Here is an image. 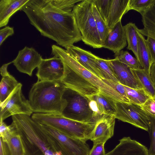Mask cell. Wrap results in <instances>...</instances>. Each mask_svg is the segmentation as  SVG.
I'll return each instance as SVG.
<instances>
[{
  "instance_id": "1",
  "label": "cell",
  "mask_w": 155,
  "mask_h": 155,
  "mask_svg": "<svg viewBox=\"0 0 155 155\" xmlns=\"http://www.w3.org/2000/svg\"><path fill=\"white\" fill-rule=\"evenodd\" d=\"M82 0H30L21 10L45 37L66 49L82 40L72 12Z\"/></svg>"
},
{
  "instance_id": "2",
  "label": "cell",
  "mask_w": 155,
  "mask_h": 155,
  "mask_svg": "<svg viewBox=\"0 0 155 155\" xmlns=\"http://www.w3.org/2000/svg\"><path fill=\"white\" fill-rule=\"evenodd\" d=\"M52 54L59 58L64 66L61 81L65 87L88 98L101 93L115 101L130 103L111 86L87 69L67 51L59 46H51Z\"/></svg>"
},
{
  "instance_id": "3",
  "label": "cell",
  "mask_w": 155,
  "mask_h": 155,
  "mask_svg": "<svg viewBox=\"0 0 155 155\" xmlns=\"http://www.w3.org/2000/svg\"><path fill=\"white\" fill-rule=\"evenodd\" d=\"M12 123L20 135L25 155H54L58 151L53 140L30 116H12Z\"/></svg>"
},
{
  "instance_id": "4",
  "label": "cell",
  "mask_w": 155,
  "mask_h": 155,
  "mask_svg": "<svg viewBox=\"0 0 155 155\" xmlns=\"http://www.w3.org/2000/svg\"><path fill=\"white\" fill-rule=\"evenodd\" d=\"M66 87L61 81H37L32 86L28 101L34 113L61 114L67 105Z\"/></svg>"
},
{
  "instance_id": "5",
  "label": "cell",
  "mask_w": 155,
  "mask_h": 155,
  "mask_svg": "<svg viewBox=\"0 0 155 155\" xmlns=\"http://www.w3.org/2000/svg\"><path fill=\"white\" fill-rule=\"evenodd\" d=\"M31 117L39 124L49 126L69 137L86 142L90 140L97 123L78 122L56 114L36 113Z\"/></svg>"
},
{
  "instance_id": "6",
  "label": "cell",
  "mask_w": 155,
  "mask_h": 155,
  "mask_svg": "<svg viewBox=\"0 0 155 155\" xmlns=\"http://www.w3.org/2000/svg\"><path fill=\"white\" fill-rule=\"evenodd\" d=\"M92 0H83L75 5L72 12L74 15L82 41L94 48H103L93 10Z\"/></svg>"
},
{
  "instance_id": "7",
  "label": "cell",
  "mask_w": 155,
  "mask_h": 155,
  "mask_svg": "<svg viewBox=\"0 0 155 155\" xmlns=\"http://www.w3.org/2000/svg\"><path fill=\"white\" fill-rule=\"evenodd\" d=\"M63 98L66 100L67 104L62 113L63 116L80 122H94L87 97L66 88Z\"/></svg>"
},
{
  "instance_id": "8",
  "label": "cell",
  "mask_w": 155,
  "mask_h": 155,
  "mask_svg": "<svg viewBox=\"0 0 155 155\" xmlns=\"http://www.w3.org/2000/svg\"><path fill=\"white\" fill-rule=\"evenodd\" d=\"M39 124L53 140L57 150L60 151L62 155H89L90 150L86 141L69 137L49 126Z\"/></svg>"
},
{
  "instance_id": "9",
  "label": "cell",
  "mask_w": 155,
  "mask_h": 155,
  "mask_svg": "<svg viewBox=\"0 0 155 155\" xmlns=\"http://www.w3.org/2000/svg\"><path fill=\"white\" fill-rule=\"evenodd\" d=\"M115 118L148 131L151 118L142 107L131 103L115 102Z\"/></svg>"
},
{
  "instance_id": "10",
  "label": "cell",
  "mask_w": 155,
  "mask_h": 155,
  "mask_svg": "<svg viewBox=\"0 0 155 155\" xmlns=\"http://www.w3.org/2000/svg\"><path fill=\"white\" fill-rule=\"evenodd\" d=\"M22 84L18 85L5 101L0 104V120H4L9 117L19 114L29 116L33 113L28 100L23 95Z\"/></svg>"
},
{
  "instance_id": "11",
  "label": "cell",
  "mask_w": 155,
  "mask_h": 155,
  "mask_svg": "<svg viewBox=\"0 0 155 155\" xmlns=\"http://www.w3.org/2000/svg\"><path fill=\"white\" fill-rule=\"evenodd\" d=\"M37 68V81H61L64 75L63 63L61 58L56 56L42 59Z\"/></svg>"
},
{
  "instance_id": "12",
  "label": "cell",
  "mask_w": 155,
  "mask_h": 155,
  "mask_svg": "<svg viewBox=\"0 0 155 155\" xmlns=\"http://www.w3.org/2000/svg\"><path fill=\"white\" fill-rule=\"evenodd\" d=\"M42 59L34 48L25 46L19 51L12 62L19 72L31 76L33 71L38 68Z\"/></svg>"
},
{
  "instance_id": "13",
  "label": "cell",
  "mask_w": 155,
  "mask_h": 155,
  "mask_svg": "<svg viewBox=\"0 0 155 155\" xmlns=\"http://www.w3.org/2000/svg\"><path fill=\"white\" fill-rule=\"evenodd\" d=\"M87 98L92 112L94 122H97L104 115L115 116L116 101L101 93Z\"/></svg>"
},
{
  "instance_id": "14",
  "label": "cell",
  "mask_w": 155,
  "mask_h": 155,
  "mask_svg": "<svg viewBox=\"0 0 155 155\" xmlns=\"http://www.w3.org/2000/svg\"><path fill=\"white\" fill-rule=\"evenodd\" d=\"M108 60L111 68L120 83L124 86L132 88H143L129 67L115 58Z\"/></svg>"
},
{
  "instance_id": "15",
  "label": "cell",
  "mask_w": 155,
  "mask_h": 155,
  "mask_svg": "<svg viewBox=\"0 0 155 155\" xmlns=\"http://www.w3.org/2000/svg\"><path fill=\"white\" fill-rule=\"evenodd\" d=\"M66 49L87 69L99 78L103 79L96 61L97 56L89 51L74 45Z\"/></svg>"
},
{
  "instance_id": "16",
  "label": "cell",
  "mask_w": 155,
  "mask_h": 155,
  "mask_svg": "<svg viewBox=\"0 0 155 155\" xmlns=\"http://www.w3.org/2000/svg\"><path fill=\"white\" fill-rule=\"evenodd\" d=\"M127 44L124 27L120 21L110 30L103 48L111 50L115 54L122 50Z\"/></svg>"
},
{
  "instance_id": "17",
  "label": "cell",
  "mask_w": 155,
  "mask_h": 155,
  "mask_svg": "<svg viewBox=\"0 0 155 155\" xmlns=\"http://www.w3.org/2000/svg\"><path fill=\"white\" fill-rule=\"evenodd\" d=\"M105 155H149L145 146L130 137H125L111 151Z\"/></svg>"
},
{
  "instance_id": "18",
  "label": "cell",
  "mask_w": 155,
  "mask_h": 155,
  "mask_svg": "<svg viewBox=\"0 0 155 155\" xmlns=\"http://www.w3.org/2000/svg\"><path fill=\"white\" fill-rule=\"evenodd\" d=\"M115 119L114 116L104 115L97 122L90 139L93 143H106L113 136Z\"/></svg>"
},
{
  "instance_id": "19",
  "label": "cell",
  "mask_w": 155,
  "mask_h": 155,
  "mask_svg": "<svg viewBox=\"0 0 155 155\" xmlns=\"http://www.w3.org/2000/svg\"><path fill=\"white\" fill-rule=\"evenodd\" d=\"M11 62L3 65L0 71L2 76L0 83V104L3 103L18 85L19 83L8 71Z\"/></svg>"
},
{
  "instance_id": "20",
  "label": "cell",
  "mask_w": 155,
  "mask_h": 155,
  "mask_svg": "<svg viewBox=\"0 0 155 155\" xmlns=\"http://www.w3.org/2000/svg\"><path fill=\"white\" fill-rule=\"evenodd\" d=\"M30 0H1L0 27L7 25L11 17Z\"/></svg>"
},
{
  "instance_id": "21",
  "label": "cell",
  "mask_w": 155,
  "mask_h": 155,
  "mask_svg": "<svg viewBox=\"0 0 155 155\" xmlns=\"http://www.w3.org/2000/svg\"><path fill=\"white\" fill-rule=\"evenodd\" d=\"M129 0H112L111 5L106 25L110 30L121 21L123 16L128 11Z\"/></svg>"
},
{
  "instance_id": "22",
  "label": "cell",
  "mask_w": 155,
  "mask_h": 155,
  "mask_svg": "<svg viewBox=\"0 0 155 155\" xmlns=\"http://www.w3.org/2000/svg\"><path fill=\"white\" fill-rule=\"evenodd\" d=\"M141 16L143 28L142 29H138L139 32L143 35L150 37L155 40V0Z\"/></svg>"
},
{
  "instance_id": "23",
  "label": "cell",
  "mask_w": 155,
  "mask_h": 155,
  "mask_svg": "<svg viewBox=\"0 0 155 155\" xmlns=\"http://www.w3.org/2000/svg\"><path fill=\"white\" fill-rule=\"evenodd\" d=\"M138 53L139 62L142 69L150 74L151 64L146 39L143 36L138 32Z\"/></svg>"
},
{
  "instance_id": "24",
  "label": "cell",
  "mask_w": 155,
  "mask_h": 155,
  "mask_svg": "<svg viewBox=\"0 0 155 155\" xmlns=\"http://www.w3.org/2000/svg\"><path fill=\"white\" fill-rule=\"evenodd\" d=\"M127 44V49L131 50L139 62L138 53V29L135 23L129 22L124 26Z\"/></svg>"
},
{
  "instance_id": "25",
  "label": "cell",
  "mask_w": 155,
  "mask_h": 155,
  "mask_svg": "<svg viewBox=\"0 0 155 155\" xmlns=\"http://www.w3.org/2000/svg\"><path fill=\"white\" fill-rule=\"evenodd\" d=\"M131 70L143 89L151 97H155V87L150 74L142 69Z\"/></svg>"
},
{
  "instance_id": "26",
  "label": "cell",
  "mask_w": 155,
  "mask_h": 155,
  "mask_svg": "<svg viewBox=\"0 0 155 155\" xmlns=\"http://www.w3.org/2000/svg\"><path fill=\"white\" fill-rule=\"evenodd\" d=\"M12 124L14 130L5 142L8 145L11 155H25L21 138Z\"/></svg>"
},
{
  "instance_id": "27",
  "label": "cell",
  "mask_w": 155,
  "mask_h": 155,
  "mask_svg": "<svg viewBox=\"0 0 155 155\" xmlns=\"http://www.w3.org/2000/svg\"><path fill=\"white\" fill-rule=\"evenodd\" d=\"M130 102L141 106L150 96L142 89H134L124 86Z\"/></svg>"
},
{
  "instance_id": "28",
  "label": "cell",
  "mask_w": 155,
  "mask_h": 155,
  "mask_svg": "<svg viewBox=\"0 0 155 155\" xmlns=\"http://www.w3.org/2000/svg\"><path fill=\"white\" fill-rule=\"evenodd\" d=\"M96 61L103 79L119 82L109 63L108 60L97 56Z\"/></svg>"
},
{
  "instance_id": "29",
  "label": "cell",
  "mask_w": 155,
  "mask_h": 155,
  "mask_svg": "<svg viewBox=\"0 0 155 155\" xmlns=\"http://www.w3.org/2000/svg\"><path fill=\"white\" fill-rule=\"evenodd\" d=\"M93 3V2H92ZM93 10L97 29L103 45L108 34L110 29L93 3Z\"/></svg>"
},
{
  "instance_id": "30",
  "label": "cell",
  "mask_w": 155,
  "mask_h": 155,
  "mask_svg": "<svg viewBox=\"0 0 155 155\" xmlns=\"http://www.w3.org/2000/svg\"><path fill=\"white\" fill-rule=\"evenodd\" d=\"M114 56L115 59L126 65L131 69H142L136 58L133 57L127 51L121 50L118 54H115Z\"/></svg>"
},
{
  "instance_id": "31",
  "label": "cell",
  "mask_w": 155,
  "mask_h": 155,
  "mask_svg": "<svg viewBox=\"0 0 155 155\" xmlns=\"http://www.w3.org/2000/svg\"><path fill=\"white\" fill-rule=\"evenodd\" d=\"M154 0H129L128 11L133 10L137 11L142 15L148 9Z\"/></svg>"
},
{
  "instance_id": "32",
  "label": "cell",
  "mask_w": 155,
  "mask_h": 155,
  "mask_svg": "<svg viewBox=\"0 0 155 155\" xmlns=\"http://www.w3.org/2000/svg\"><path fill=\"white\" fill-rule=\"evenodd\" d=\"M92 2L106 22L109 14L112 0H92Z\"/></svg>"
},
{
  "instance_id": "33",
  "label": "cell",
  "mask_w": 155,
  "mask_h": 155,
  "mask_svg": "<svg viewBox=\"0 0 155 155\" xmlns=\"http://www.w3.org/2000/svg\"><path fill=\"white\" fill-rule=\"evenodd\" d=\"M151 118V122L148 131L150 140L148 152L149 155H155V118Z\"/></svg>"
},
{
  "instance_id": "34",
  "label": "cell",
  "mask_w": 155,
  "mask_h": 155,
  "mask_svg": "<svg viewBox=\"0 0 155 155\" xmlns=\"http://www.w3.org/2000/svg\"><path fill=\"white\" fill-rule=\"evenodd\" d=\"M0 120V137L4 142H5L14 131V127L12 123L8 126L3 120Z\"/></svg>"
},
{
  "instance_id": "35",
  "label": "cell",
  "mask_w": 155,
  "mask_h": 155,
  "mask_svg": "<svg viewBox=\"0 0 155 155\" xmlns=\"http://www.w3.org/2000/svg\"><path fill=\"white\" fill-rule=\"evenodd\" d=\"M140 107L149 116L155 118V97H151Z\"/></svg>"
},
{
  "instance_id": "36",
  "label": "cell",
  "mask_w": 155,
  "mask_h": 155,
  "mask_svg": "<svg viewBox=\"0 0 155 155\" xmlns=\"http://www.w3.org/2000/svg\"><path fill=\"white\" fill-rule=\"evenodd\" d=\"M151 65L155 63V40L149 37L146 39Z\"/></svg>"
},
{
  "instance_id": "37",
  "label": "cell",
  "mask_w": 155,
  "mask_h": 155,
  "mask_svg": "<svg viewBox=\"0 0 155 155\" xmlns=\"http://www.w3.org/2000/svg\"><path fill=\"white\" fill-rule=\"evenodd\" d=\"M105 82L112 87L117 91L125 98L128 99L124 86L119 82H117L111 80L102 79Z\"/></svg>"
},
{
  "instance_id": "38",
  "label": "cell",
  "mask_w": 155,
  "mask_h": 155,
  "mask_svg": "<svg viewBox=\"0 0 155 155\" xmlns=\"http://www.w3.org/2000/svg\"><path fill=\"white\" fill-rule=\"evenodd\" d=\"M104 142H98L93 143L92 149L88 155H105L104 149Z\"/></svg>"
},
{
  "instance_id": "39",
  "label": "cell",
  "mask_w": 155,
  "mask_h": 155,
  "mask_svg": "<svg viewBox=\"0 0 155 155\" xmlns=\"http://www.w3.org/2000/svg\"><path fill=\"white\" fill-rule=\"evenodd\" d=\"M14 33L13 28L7 26L0 30V45L9 36H12Z\"/></svg>"
},
{
  "instance_id": "40",
  "label": "cell",
  "mask_w": 155,
  "mask_h": 155,
  "mask_svg": "<svg viewBox=\"0 0 155 155\" xmlns=\"http://www.w3.org/2000/svg\"><path fill=\"white\" fill-rule=\"evenodd\" d=\"M0 155H11L7 143L0 137Z\"/></svg>"
},
{
  "instance_id": "41",
  "label": "cell",
  "mask_w": 155,
  "mask_h": 155,
  "mask_svg": "<svg viewBox=\"0 0 155 155\" xmlns=\"http://www.w3.org/2000/svg\"><path fill=\"white\" fill-rule=\"evenodd\" d=\"M150 75L155 87V63L152 64L151 66Z\"/></svg>"
}]
</instances>
